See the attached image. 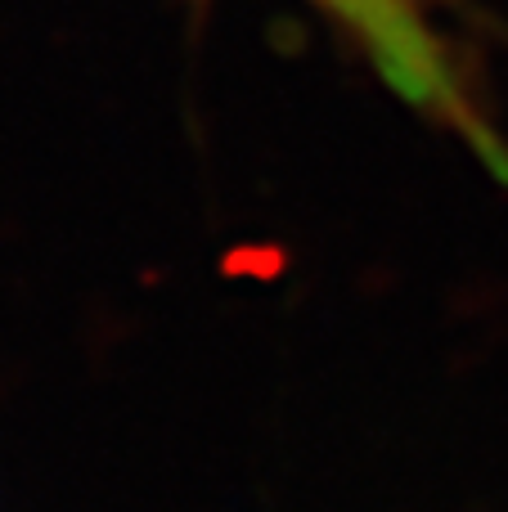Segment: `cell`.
<instances>
[{
    "label": "cell",
    "mask_w": 508,
    "mask_h": 512,
    "mask_svg": "<svg viewBox=\"0 0 508 512\" xmlns=\"http://www.w3.org/2000/svg\"><path fill=\"white\" fill-rule=\"evenodd\" d=\"M369 5V50H374L378 68L414 99V104L441 108V113L459 117L468 126V108L459 99V86L450 81L446 63H441V50L432 41L428 23H423L419 5L414 0H365ZM477 135V126H468Z\"/></svg>",
    "instance_id": "1"
},
{
    "label": "cell",
    "mask_w": 508,
    "mask_h": 512,
    "mask_svg": "<svg viewBox=\"0 0 508 512\" xmlns=\"http://www.w3.org/2000/svg\"><path fill=\"white\" fill-rule=\"evenodd\" d=\"M329 5H333V9H338V14H342V18H347V23H351V27H356V32H360V36H365V32H369V5H365V0H329Z\"/></svg>",
    "instance_id": "2"
}]
</instances>
